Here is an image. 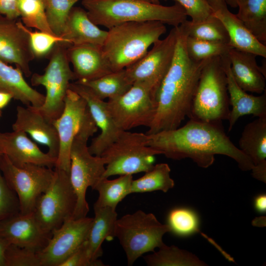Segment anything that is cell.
<instances>
[{
	"mask_svg": "<svg viewBox=\"0 0 266 266\" xmlns=\"http://www.w3.org/2000/svg\"><path fill=\"white\" fill-rule=\"evenodd\" d=\"M254 207L257 211L261 213L266 212V195L265 194H260L255 198Z\"/></svg>",
	"mask_w": 266,
	"mask_h": 266,
	"instance_id": "46",
	"label": "cell"
},
{
	"mask_svg": "<svg viewBox=\"0 0 266 266\" xmlns=\"http://www.w3.org/2000/svg\"><path fill=\"white\" fill-rule=\"evenodd\" d=\"M14 131L29 134L35 142L45 146L47 153L57 159L59 149L58 133L53 121L32 106H18L16 118L12 124Z\"/></svg>",
	"mask_w": 266,
	"mask_h": 266,
	"instance_id": "20",
	"label": "cell"
},
{
	"mask_svg": "<svg viewBox=\"0 0 266 266\" xmlns=\"http://www.w3.org/2000/svg\"><path fill=\"white\" fill-rule=\"evenodd\" d=\"M1 112L0 109V117L1 116Z\"/></svg>",
	"mask_w": 266,
	"mask_h": 266,
	"instance_id": "51",
	"label": "cell"
},
{
	"mask_svg": "<svg viewBox=\"0 0 266 266\" xmlns=\"http://www.w3.org/2000/svg\"><path fill=\"white\" fill-rule=\"evenodd\" d=\"M147 134V144L167 158H190L199 166L207 168L222 155L234 160L243 171L253 165L226 134L222 123L206 122L192 119L181 127Z\"/></svg>",
	"mask_w": 266,
	"mask_h": 266,
	"instance_id": "1",
	"label": "cell"
},
{
	"mask_svg": "<svg viewBox=\"0 0 266 266\" xmlns=\"http://www.w3.org/2000/svg\"><path fill=\"white\" fill-rule=\"evenodd\" d=\"M9 243L0 238V266H5L4 253Z\"/></svg>",
	"mask_w": 266,
	"mask_h": 266,
	"instance_id": "48",
	"label": "cell"
},
{
	"mask_svg": "<svg viewBox=\"0 0 266 266\" xmlns=\"http://www.w3.org/2000/svg\"><path fill=\"white\" fill-rule=\"evenodd\" d=\"M229 97L222 57L210 59L203 67L189 118L206 122L228 119Z\"/></svg>",
	"mask_w": 266,
	"mask_h": 266,
	"instance_id": "5",
	"label": "cell"
},
{
	"mask_svg": "<svg viewBox=\"0 0 266 266\" xmlns=\"http://www.w3.org/2000/svg\"><path fill=\"white\" fill-rule=\"evenodd\" d=\"M0 151L16 166L34 164L54 168L57 159L43 152L22 131L0 132Z\"/></svg>",
	"mask_w": 266,
	"mask_h": 266,
	"instance_id": "19",
	"label": "cell"
},
{
	"mask_svg": "<svg viewBox=\"0 0 266 266\" xmlns=\"http://www.w3.org/2000/svg\"><path fill=\"white\" fill-rule=\"evenodd\" d=\"M181 5L191 21H202L212 15L211 8L206 0H173Z\"/></svg>",
	"mask_w": 266,
	"mask_h": 266,
	"instance_id": "42",
	"label": "cell"
},
{
	"mask_svg": "<svg viewBox=\"0 0 266 266\" xmlns=\"http://www.w3.org/2000/svg\"><path fill=\"white\" fill-rule=\"evenodd\" d=\"M227 56L232 76L242 89L258 94L266 91V68L258 65L257 55L233 48Z\"/></svg>",
	"mask_w": 266,
	"mask_h": 266,
	"instance_id": "24",
	"label": "cell"
},
{
	"mask_svg": "<svg viewBox=\"0 0 266 266\" xmlns=\"http://www.w3.org/2000/svg\"><path fill=\"white\" fill-rule=\"evenodd\" d=\"M34 58L22 21L0 15V60L14 64L29 77L32 74L30 63Z\"/></svg>",
	"mask_w": 266,
	"mask_h": 266,
	"instance_id": "16",
	"label": "cell"
},
{
	"mask_svg": "<svg viewBox=\"0 0 266 266\" xmlns=\"http://www.w3.org/2000/svg\"><path fill=\"white\" fill-rule=\"evenodd\" d=\"M239 0H225L227 5L232 7H236L237 2Z\"/></svg>",
	"mask_w": 266,
	"mask_h": 266,
	"instance_id": "49",
	"label": "cell"
},
{
	"mask_svg": "<svg viewBox=\"0 0 266 266\" xmlns=\"http://www.w3.org/2000/svg\"><path fill=\"white\" fill-rule=\"evenodd\" d=\"M2 154L1 152H0V155H1Z\"/></svg>",
	"mask_w": 266,
	"mask_h": 266,
	"instance_id": "52",
	"label": "cell"
},
{
	"mask_svg": "<svg viewBox=\"0 0 266 266\" xmlns=\"http://www.w3.org/2000/svg\"><path fill=\"white\" fill-rule=\"evenodd\" d=\"M170 170L169 166L166 163L154 165L144 175L132 180L130 194L158 190L167 192L174 186V180L170 177Z\"/></svg>",
	"mask_w": 266,
	"mask_h": 266,
	"instance_id": "32",
	"label": "cell"
},
{
	"mask_svg": "<svg viewBox=\"0 0 266 266\" xmlns=\"http://www.w3.org/2000/svg\"><path fill=\"white\" fill-rule=\"evenodd\" d=\"M85 241L79 248L64 261L60 266H105L99 259L96 261H93L91 260L87 251Z\"/></svg>",
	"mask_w": 266,
	"mask_h": 266,
	"instance_id": "43",
	"label": "cell"
},
{
	"mask_svg": "<svg viewBox=\"0 0 266 266\" xmlns=\"http://www.w3.org/2000/svg\"><path fill=\"white\" fill-rule=\"evenodd\" d=\"M226 74L230 105L231 106L228 131H231L237 120L243 116L253 115L257 117H266V91L260 96L248 94L242 89L234 80L230 70L228 56H222Z\"/></svg>",
	"mask_w": 266,
	"mask_h": 266,
	"instance_id": "22",
	"label": "cell"
},
{
	"mask_svg": "<svg viewBox=\"0 0 266 266\" xmlns=\"http://www.w3.org/2000/svg\"><path fill=\"white\" fill-rule=\"evenodd\" d=\"M177 34V27H173L165 38L155 42L143 57L125 68L128 78L133 84L145 82L151 86L155 96L171 64Z\"/></svg>",
	"mask_w": 266,
	"mask_h": 266,
	"instance_id": "14",
	"label": "cell"
},
{
	"mask_svg": "<svg viewBox=\"0 0 266 266\" xmlns=\"http://www.w3.org/2000/svg\"><path fill=\"white\" fill-rule=\"evenodd\" d=\"M66 52L76 81L94 80L112 72L101 47L93 44L71 45L67 46Z\"/></svg>",
	"mask_w": 266,
	"mask_h": 266,
	"instance_id": "23",
	"label": "cell"
},
{
	"mask_svg": "<svg viewBox=\"0 0 266 266\" xmlns=\"http://www.w3.org/2000/svg\"><path fill=\"white\" fill-rule=\"evenodd\" d=\"M81 4L94 24L108 29L139 21H159L176 27L187 20L185 10L176 2L164 6L150 0H82Z\"/></svg>",
	"mask_w": 266,
	"mask_h": 266,
	"instance_id": "3",
	"label": "cell"
},
{
	"mask_svg": "<svg viewBox=\"0 0 266 266\" xmlns=\"http://www.w3.org/2000/svg\"><path fill=\"white\" fill-rule=\"evenodd\" d=\"M106 102L115 124L123 131L140 126L149 128L157 108L153 90L145 82L134 83L125 94Z\"/></svg>",
	"mask_w": 266,
	"mask_h": 266,
	"instance_id": "12",
	"label": "cell"
},
{
	"mask_svg": "<svg viewBox=\"0 0 266 266\" xmlns=\"http://www.w3.org/2000/svg\"><path fill=\"white\" fill-rule=\"evenodd\" d=\"M236 16L260 42L266 43V0H239Z\"/></svg>",
	"mask_w": 266,
	"mask_h": 266,
	"instance_id": "29",
	"label": "cell"
},
{
	"mask_svg": "<svg viewBox=\"0 0 266 266\" xmlns=\"http://www.w3.org/2000/svg\"><path fill=\"white\" fill-rule=\"evenodd\" d=\"M0 168L7 183L18 197L20 213H33L39 198L52 182L54 169L30 164L16 166L4 154L0 156Z\"/></svg>",
	"mask_w": 266,
	"mask_h": 266,
	"instance_id": "11",
	"label": "cell"
},
{
	"mask_svg": "<svg viewBox=\"0 0 266 266\" xmlns=\"http://www.w3.org/2000/svg\"><path fill=\"white\" fill-rule=\"evenodd\" d=\"M67 46L63 42L56 44L44 73H33L31 79L33 86L41 85L46 90L43 103L36 108L53 122L62 114L70 81L74 80L67 55Z\"/></svg>",
	"mask_w": 266,
	"mask_h": 266,
	"instance_id": "9",
	"label": "cell"
},
{
	"mask_svg": "<svg viewBox=\"0 0 266 266\" xmlns=\"http://www.w3.org/2000/svg\"><path fill=\"white\" fill-rule=\"evenodd\" d=\"M93 218H69L52 234L38 252L41 266H60L86 240Z\"/></svg>",
	"mask_w": 266,
	"mask_h": 266,
	"instance_id": "15",
	"label": "cell"
},
{
	"mask_svg": "<svg viewBox=\"0 0 266 266\" xmlns=\"http://www.w3.org/2000/svg\"><path fill=\"white\" fill-rule=\"evenodd\" d=\"M54 170L52 182L39 198L33 212L41 228L51 234L72 217L77 202L69 173L57 168Z\"/></svg>",
	"mask_w": 266,
	"mask_h": 266,
	"instance_id": "10",
	"label": "cell"
},
{
	"mask_svg": "<svg viewBox=\"0 0 266 266\" xmlns=\"http://www.w3.org/2000/svg\"><path fill=\"white\" fill-rule=\"evenodd\" d=\"M80 0H44L46 19L53 33L63 35L69 12Z\"/></svg>",
	"mask_w": 266,
	"mask_h": 266,
	"instance_id": "37",
	"label": "cell"
},
{
	"mask_svg": "<svg viewBox=\"0 0 266 266\" xmlns=\"http://www.w3.org/2000/svg\"><path fill=\"white\" fill-rule=\"evenodd\" d=\"M19 212L18 197L7 183L0 168V222Z\"/></svg>",
	"mask_w": 266,
	"mask_h": 266,
	"instance_id": "41",
	"label": "cell"
},
{
	"mask_svg": "<svg viewBox=\"0 0 266 266\" xmlns=\"http://www.w3.org/2000/svg\"><path fill=\"white\" fill-rule=\"evenodd\" d=\"M24 29L28 34L30 46L35 58L48 56L56 44L65 43L62 37L54 34L40 31H32L25 25Z\"/></svg>",
	"mask_w": 266,
	"mask_h": 266,
	"instance_id": "39",
	"label": "cell"
},
{
	"mask_svg": "<svg viewBox=\"0 0 266 266\" xmlns=\"http://www.w3.org/2000/svg\"><path fill=\"white\" fill-rule=\"evenodd\" d=\"M69 88L86 101L90 114L100 133L92 139L88 146L90 152L100 156L103 151L120 136L123 131L115 124L108 110L107 102L98 98L87 86L77 82L70 83Z\"/></svg>",
	"mask_w": 266,
	"mask_h": 266,
	"instance_id": "17",
	"label": "cell"
},
{
	"mask_svg": "<svg viewBox=\"0 0 266 266\" xmlns=\"http://www.w3.org/2000/svg\"><path fill=\"white\" fill-rule=\"evenodd\" d=\"M107 34L89 18L84 8L73 6L62 37L68 45L93 44L102 47Z\"/></svg>",
	"mask_w": 266,
	"mask_h": 266,
	"instance_id": "25",
	"label": "cell"
},
{
	"mask_svg": "<svg viewBox=\"0 0 266 266\" xmlns=\"http://www.w3.org/2000/svg\"><path fill=\"white\" fill-rule=\"evenodd\" d=\"M168 232L167 224L161 223L153 213L138 210L117 219L114 237L125 251L128 266H132L144 254L164 246L163 237Z\"/></svg>",
	"mask_w": 266,
	"mask_h": 266,
	"instance_id": "7",
	"label": "cell"
},
{
	"mask_svg": "<svg viewBox=\"0 0 266 266\" xmlns=\"http://www.w3.org/2000/svg\"><path fill=\"white\" fill-rule=\"evenodd\" d=\"M238 146L253 166L266 164V117H257L245 125Z\"/></svg>",
	"mask_w": 266,
	"mask_h": 266,
	"instance_id": "28",
	"label": "cell"
},
{
	"mask_svg": "<svg viewBox=\"0 0 266 266\" xmlns=\"http://www.w3.org/2000/svg\"><path fill=\"white\" fill-rule=\"evenodd\" d=\"M51 236L41 228L33 213L19 212L0 222V238L37 252L46 246Z\"/></svg>",
	"mask_w": 266,
	"mask_h": 266,
	"instance_id": "18",
	"label": "cell"
},
{
	"mask_svg": "<svg viewBox=\"0 0 266 266\" xmlns=\"http://www.w3.org/2000/svg\"><path fill=\"white\" fill-rule=\"evenodd\" d=\"M98 129L96 124L86 127L75 137L71 146L69 176L77 198L73 219L87 216L89 210L86 199L87 190L95 185L105 171L104 159L92 154L87 145L89 138Z\"/></svg>",
	"mask_w": 266,
	"mask_h": 266,
	"instance_id": "6",
	"label": "cell"
},
{
	"mask_svg": "<svg viewBox=\"0 0 266 266\" xmlns=\"http://www.w3.org/2000/svg\"><path fill=\"white\" fill-rule=\"evenodd\" d=\"M5 266H41L37 252L9 244L4 253Z\"/></svg>",
	"mask_w": 266,
	"mask_h": 266,
	"instance_id": "40",
	"label": "cell"
},
{
	"mask_svg": "<svg viewBox=\"0 0 266 266\" xmlns=\"http://www.w3.org/2000/svg\"><path fill=\"white\" fill-rule=\"evenodd\" d=\"M251 170L252 176L254 178L266 182V164L253 166Z\"/></svg>",
	"mask_w": 266,
	"mask_h": 266,
	"instance_id": "45",
	"label": "cell"
},
{
	"mask_svg": "<svg viewBox=\"0 0 266 266\" xmlns=\"http://www.w3.org/2000/svg\"><path fill=\"white\" fill-rule=\"evenodd\" d=\"M150 0L153 2L159 3V1L161 0Z\"/></svg>",
	"mask_w": 266,
	"mask_h": 266,
	"instance_id": "50",
	"label": "cell"
},
{
	"mask_svg": "<svg viewBox=\"0 0 266 266\" xmlns=\"http://www.w3.org/2000/svg\"><path fill=\"white\" fill-rule=\"evenodd\" d=\"M53 123L59 141V153L54 168L69 173L70 151L75 137L84 128L95 123L85 100L69 88L65 97L64 110Z\"/></svg>",
	"mask_w": 266,
	"mask_h": 266,
	"instance_id": "13",
	"label": "cell"
},
{
	"mask_svg": "<svg viewBox=\"0 0 266 266\" xmlns=\"http://www.w3.org/2000/svg\"><path fill=\"white\" fill-rule=\"evenodd\" d=\"M12 99L13 96L10 93L0 90V109L6 107Z\"/></svg>",
	"mask_w": 266,
	"mask_h": 266,
	"instance_id": "47",
	"label": "cell"
},
{
	"mask_svg": "<svg viewBox=\"0 0 266 266\" xmlns=\"http://www.w3.org/2000/svg\"><path fill=\"white\" fill-rule=\"evenodd\" d=\"M213 14L222 23L229 36V44L235 49L266 58V46L245 28L236 14L229 9L225 0H206Z\"/></svg>",
	"mask_w": 266,
	"mask_h": 266,
	"instance_id": "21",
	"label": "cell"
},
{
	"mask_svg": "<svg viewBox=\"0 0 266 266\" xmlns=\"http://www.w3.org/2000/svg\"><path fill=\"white\" fill-rule=\"evenodd\" d=\"M17 3L22 22L25 26L54 34L46 19L44 0H17Z\"/></svg>",
	"mask_w": 266,
	"mask_h": 266,
	"instance_id": "35",
	"label": "cell"
},
{
	"mask_svg": "<svg viewBox=\"0 0 266 266\" xmlns=\"http://www.w3.org/2000/svg\"><path fill=\"white\" fill-rule=\"evenodd\" d=\"M149 266H203L207 265L193 254L171 245H165L157 252L144 257Z\"/></svg>",
	"mask_w": 266,
	"mask_h": 266,
	"instance_id": "33",
	"label": "cell"
},
{
	"mask_svg": "<svg viewBox=\"0 0 266 266\" xmlns=\"http://www.w3.org/2000/svg\"><path fill=\"white\" fill-rule=\"evenodd\" d=\"M160 154L148 145L146 133L123 131L100 156L105 162L102 178L145 172L154 165L155 156Z\"/></svg>",
	"mask_w": 266,
	"mask_h": 266,
	"instance_id": "8",
	"label": "cell"
},
{
	"mask_svg": "<svg viewBox=\"0 0 266 266\" xmlns=\"http://www.w3.org/2000/svg\"><path fill=\"white\" fill-rule=\"evenodd\" d=\"M170 232L179 236H187L199 232V220L197 213L186 207L172 209L167 216Z\"/></svg>",
	"mask_w": 266,
	"mask_h": 266,
	"instance_id": "38",
	"label": "cell"
},
{
	"mask_svg": "<svg viewBox=\"0 0 266 266\" xmlns=\"http://www.w3.org/2000/svg\"><path fill=\"white\" fill-rule=\"evenodd\" d=\"M133 175H120L113 180L101 178L92 188L99 193L94 207H107L116 210L118 203L130 194Z\"/></svg>",
	"mask_w": 266,
	"mask_h": 266,
	"instance_id": "30",
	"label": "cell"
},
{
	"mask_svg": "<svg viewBox=\"0 0 266 266\" xmlns=\"http://www.w3.org/2000/svg\"><path fill=\"white\" fill-rule=\"evenodd\" d=\"M177 31L173 58L156 91L157 111L146 134L176 129L189 117L201 70L210 59L192 60L186 50L187 33L183 23Z\"/></svg>",
	"mask_w": 266,
	"mask_h": 266,
	"instance_id": "2",
	"label": "cell"
},
{
	"mask_svg": "<svg viewBox=\"0 0 266 266\" xmlns=\"http://www.w3.org/2000/svg\"><path fill=\"white\" fill-rule=\"evenodd\" d=\"M94 210L95 216L85 243L90 258L96 261L102 254L104 240L114 237L117 214L116 210L107 207H94Z\"/></svg>",
	"mask_w": 266,
	"mask_h": 266,
	"instance_id": "27",
	"label": "cell"
},
{
	"mask_svg": "<svg viewBox=\"0 0 266 266\" xmlns=\"http://www.w3.org/2000/svg\"><path fill=\"white\" fill-rule=\"evenodd\" d=\"M188 36L196 38L229 44V36L222 23L213 14L206 19L183 23Z\"/></svg>",
	"mask_w": 266,
	"mask_h": 266,
	"instance_id": "34",
	"label": "cell"
},
{
	"mask_svg": "<svg viewBox=\"0 0 266 266\" xmlns=\"http://www.w3.org/2000/svg\"><path fill=\"white\" fill-rule=\"evenodd\" d=\"M186 47L189 57L195 61L227 55L233 47L227 43L213 42L192 37L188 35Z\"/></svg>",
	"mask_w": 266,
	"mask_h": 266,
	"instance_id": "36",
	"label": "cell"
},
{
	"mask_svg": "<svg viewBox=\"0 0 266 266\" xmlns=\"http://www.w3.org/2000/svg\"><path fill=\"white\" fill-rule=\"evenodd\" d=\"M76 82L87 86L102 100L118 97L125 94L133 85L128 78L125 69L112 71L94 80Z\"/></svg>",
	"mask_w": 266,
	"mask_h": 266,
	"instance_id": "31",
	"label": "cell"
},
{
	"mask_svg": "<svg viewBox=\"0 0 266 266\" xmlns=\"http://www.w3.org/2000/svg\"><path fill=\"white\" fill-rule=\"evenodd\" d=\"M0 15L12 19H18L20 14L17 0H0Z\"/></svg>",
	"mask_w": 266,
	"mask_h": 266,
	"instance_id": "44",
	"label": "cell"
},
{
	"mask_svg": "<svg viewBox=\"0 0 266 266\" xmlns=\"http://www.w3.org/2000/svg\"><path fill=\"white\" fill-rule=\"evenodd\" d=\"M108 30L101 50L112 71L138 61L166 31L165 24L159 21L127 22Z\"/></svg>",
	"mask_w": 266,
	"mask_h": 266,
	"instance_id": "4",
	"label": "cell"
},
{
	"mask_svg": "<svg viewBox=\"0 0 266 266\" xmlns=\"http://www.w3.org/2000/svg\"><path fill=\"white\" fill-rule=\"evenodd\" d=\"M0 90L10 93L14 99L26 106L37 108L42 105L45 96L31 87L18 67H14L0 60Z\"/></svg>",
	"mask_w": 266,
	"mask_h": 266,
	"instance_id": "26",
	"label": "cell"
}]
</instances>
